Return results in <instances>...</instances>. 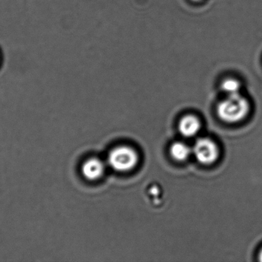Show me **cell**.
I'll return each instance as SVG.
<instances>
[{
  "instance_id": "1",
  "label": "cell",
  "mask_w": 262,
  "mask_h": 262,
  "mask_svg": "<svg viewBox=\"0 0 262 262\" xmlns=\"http://www.w3.org/2000/svg\"><path fill=\"white\" fill-rule=\"evenodd\" d=\"M250 106L249 102L240 94L228 95L217 108L220 119L227 123H237L244 120L249 115Z\"/></svg>"
},
{
  "instance_id": "2",
  "label": "cell",
  "mask_w": 262,
  "mask_h": 262,
  "mask_svg": "<svg viewBox=\"0 0 262 262\" xmlns=\"http://www.w3.org/2000/svg\"><path fill=\"white\" fill-rule=\"evenodd\" d=\"M138 159L136 151L128 146L115 148L111 151L108 155L109 165L118 172H127L134 169Z\"/></svg>"
},
{
  "instance_id": "3",
  "label": "cell",
  "mask_w": 262,
  "mask_h": 262,
  "mask_svg": "<svg viewBox=\"0 0 262 262\" xmlns=\"http://www.w3.org/2000/svg\"><path fill=\"white\" fill-rule=\"evenodd\" d=\"M193 153L199 163L203 165L213 164L220 156L218 146L208 138H201L195 142Z\"/></svg>"
},
{
  "instance_id": "4",
  "label": "cell",
  "mask_w": 262,
  "mask_h": 262,
  "mask_svg": "<svg viewBox=\"0 0 262 262\" xmlns=\"http://www.w3.org/2000/svg\"><path fill=\"white\" fill-rule=\"evenodd\" d=\"M104 163L98 158H90L83 164L82 174L87 179L91 180V181L101 178L104 174Z\"/></svg>"
},
{
  "instance_id": "5",
  "label": "cell",
  "mask_w": 262,
  "mask_h": 262,
  "mask_svg": "<svg viewBox=\"0 0 262 262\" xmlns=\"http://www.w3.org/2000/svg\"><path fill=\"white\" fill-rule=\"evenodd\" d=\"M200 120L194 115H186L183 117L179 123V130L183 136L190 138L195 136L200 130Z\"/></svg>"
},
{
  "instance_id": "6",
  "label": "cell",
  "mask_w": 262,
  "mask_h": 262,
  "mask_svg": "<svg viewBox=\"0 0 262 262\" xmlns=\"http://www.w3.org/2000/svg\"><path fill=\"white\" fill-rule=\"evenodd\" d=\"M191 149L185 143H175L170 147V155L176 161L183 162L189 158Z\"/></svg>"
},
{
  "instance_id": "7",
  "label": "cell",
  "mask_w": 262,
  "mask_h": 262,
  "mask_svg": "<svg viewBox=\"0 0 262 262\" xmlns=\"http://www.w3.org/2000/svg\"><path fill=\"white\" fill-rule=\"evenodd\" d=\"M222 89L227 95H236L239 94L241 85L238 81L234 78H227L222 83Z\"/></svg>"
},
{
  "instance_id": "8",
  "label": "cell",
  "mask_w": 262,
  "mask_h": 262,
  "mask_svg": "<svg viewBox=\"0 0 262 262\" xmlns=\"http://www.w3.org/2000/svg\"><path fill=\"white\" fill-rule=\"evenodd\" d=\"M258 259L262 262V250L260 252L259 255H258Z\"/></svg>"
},
{
  "instance_id": "9",
  "label": "cell",
  "mask_w": 262,
  "mask_h": 262,
  "mask_svg": "<svg viewBox=\"0 0 262 262\" xmlns=\"http://www.w3.org/2000/svg\"><path fill=\"white\" fill-rule=\"evenodd\" d=\"M192 1H193V2H200V1H201V0H192Z\"/></svg>"
}]
</instances>
